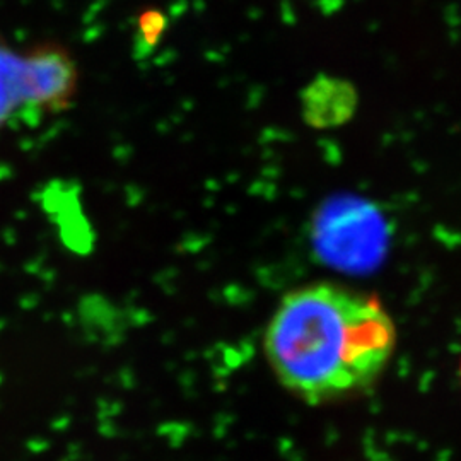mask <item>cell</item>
Wrapping results in <instances>:
<instances>
[{"label":"cell","mask_w":461,"mask_h":461,"mask_svg":"<svg viewBox=\"0 0 461 461\" xmlns=\"http://www.w3.org/2000/svg\"><path fill=\"white\" fill-rule=\"evenodd\" d=\"M460 375H461V363H460Z\"/></svg>","instance_id":"cell-7"},{"label":"cell","mask_w":461,"mask_h":461,"mask_svg":"<svg viewBox=\"0 0 461 461\" xmlns=\"http://www.w3.org/2000/svg\"><path fill=\"white\" fill-rule=\"evenodd\" d=\"M32 120L24 53H19L0 38V132L19 122L32 123Z\"/></svg>","instance_id":"cell-5"},{"label":"cell","mask_w":461,"mask_h":461,"mask_svg":"<svg viewBox=\"0 0 461 461\" xmlns=\"http://www.w3.org/2000/svg\"><path fill=\"white\" fill-rule=\"evenodd\" d=\"M333 243L327 245L330 260L347 270H367L383 260L386 251V224L366 203H342L335 212Z\"/></svg>","instance_id":"cell-2"},{"label":"cell","mask_w":461,"mask_h":461,"mask_svg":"<svg viewBox=\"0 0 461 461\" xmlns=\"http://www.w3.org/2000/svg\"><path fill=\"white\" fill-rule=\"evenodd\" d=\"M26 87L33 120L70 106L77 87V68L66 50L41 45L24 53Z\"/></svg>","instance_id":"cell-3"},{"label":"cell","mask_w":461,"mask_h":461,"mask_svg":"<svg viewBox=\"0 0 461 461\" xmlns=\"http://www.w3.org/2000/svg\"><path fill=\"white\" fill-rule=\"evenodd\" d=\"M359 95L352 84L333 76H318L301 95L303 120L313 129H335L357 110Z\"/></svg>","instance_id":"cell-4"},{"label":"cell","mask_w":461,"mask_h":461,"mask_svg":"<svg viewBox=\"0 0 461 461\" xmlns=\"http://www.w3.org/2000/svg\"><path fill=\"white\" fill-rule=\"evenodd\" d=\"M395 346V323L378 299L335 284L284 296L264 339L280 384L312 405L373 386Z\"/></svg>","instance_id":"cell-1"},{"label":"cell","mask_w":461,"mask_h":461,"mask_svg":"<svg viewBox=\"0 0 461 461\" xmlns=\"http://www.w3.org/2000/svg\"><path fill=\"white\" fill-rule=\"evenodd\" d=\"M166 26V17L159 11H148L140 14L139 19V40H140V50L152 49L159 36L163 33Z\"/></svg>","instance_id":"cell-6"}]
</instances>
